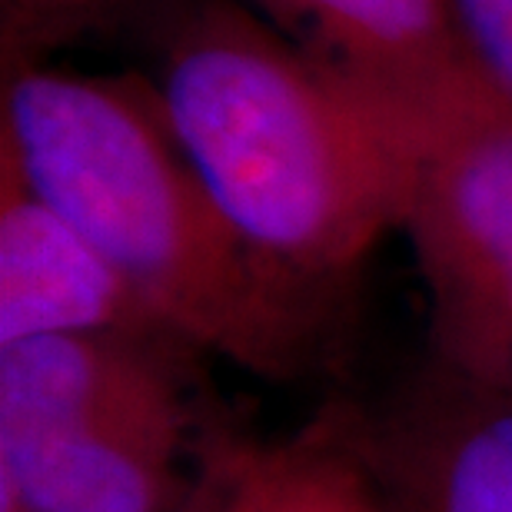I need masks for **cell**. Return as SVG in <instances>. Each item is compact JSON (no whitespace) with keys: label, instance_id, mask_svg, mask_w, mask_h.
Returning a JSON list of instances; mask_svg holds the SVG:
<instances>
[{"label":"cell","instance_id":"1","mask_svg":"<svg viewBox=\"0 0 512 512\" xmlns=\"http://www.w3.org/2000/svg\"><path fill=\"white\" fill-rule=\"evenodd\" d=\"M0 160L117 266L173 336L260 380L323 356L333 296L260 260L170 133L150 80L4 70Z\"/></svg>","mask_w":512,"mask_h":512},{"label":"cell","instance_id":"8","mask_svg":"<svg viewBox=\"0 0 512 512\" xmlns=\"http://www.w3.org/2000/svg\"><path fill=\"white\" fill-rule=\"evenodd\" d=\"M340 453L343 413L320 419L280 446L243 439L233 486L220 512H326Z\"/></svg>","mask_w":512,"mask_h":512},{"label":"cell","instance_id":"10","mask_svg":"<svg viewBox=\"0 0 512 512\" xmlns=\"http://www.w3.org/2000/svg\"><path fill=\"white\" fill-rule=\"evenodd\" d=\"M446 7L469 74L512 107V0H446Z\"/></svg>","mask_w":512,"mask_h":512},{"label":"cell","instance_id":"3","mask_svg":"<svg viewBox=\"0 0 512 512\" xmlns=\"http://www.w3.org/2000/svg\"><path fill=\"white\" fill-rule=\"evenodd\" d=\"M406 124L399 230L426 286L433 363L512 393V107L469 94Z\"/></svg>","mask_w":512,"mask_h":512},{"label":"cell","instance_id":"12","mask_svg":"<svg viewBox=\"0 0 512 512\" xmlns=\"http://www.w3.org/2000/svg\"><path fill=\"white\" fill-rule=\"evenodd\" d=\"M326 512H389L380 489H376L370 469L353 449L350 429H346L343 413V453L336 459L330 496H326Z\"/></svg>","mask_w":512,"mask_h":512},{"label":"cell","instance_id":"4","mask_svg":"<svg viewBox=\"0 0 512 512\" xmlns=\"http://www.w3.org/2000/svg\"><path fill=\"white\" fill-rule=\"evenodd\" d=\"M389 512H512V393L429 363L380 416L346 413Z\"/></svg>","mask_w":512,"mask_h":512},{"label":"cell","instance_id":"9","mask_svg":"<svg viewBox=\"0 0 512 512\" xmlns=\"http://www.w3.org/2000/svg\"><path fill=\"white\" fill-rule=\"evenodd\" d=\"M137 0H0L4 70L44 64L60 44L114 24Z\"/></svg>","mask_w":512,"mask_h":512},{"label":"cell","instance_id":"5","mask_svg":"<svg viewBox=\"0 0 512 512\" xmlns=\"http://www.w3.org/2000/svg\"><path fill=\"white\" fill-rule=\"evenodd\" d=\"M37 336L183 343L117 266L0 160V346Z\"/></svg>","mask_w":512,"mask_h":512},{"label":"cell","instance_id":"7","mask_svg":"<svg viewBox=\"0 0 512 512\" xmlns=\"http://www.w3.org/2000/svg\"><path fill=\"white\" fill-rule=\"evenodd\" d=\"M207 429L203 416L104 419L0 453V512H170Z\"/></svg>","mask_w":512,"mask_h":512},{"label":"cell","instance_id":"2","mask_svg":"<svg viewBox=\"0 0 512 512\" xmlns=\"http://www.w3.org/2000/svg\"><path fill=\"white\" fill-rule=\"evenodd\" d=\"M160 114L247 247L330 293L399 230L409 124L237 0L160 20Z\"/></svg>","mask_w":512,"mask_h":512},{"label":"cell","instance_id":"11","mask_svg":"<svg viewBox=\"0 0 512 512\" xmlns=\"http://www.w3.org/2000/svg\"><path fill=\"white\" fill-rule=\"evenodd\" d=\"M240 446H243V439L210 426L200 446L193 483L170 512H220L233 486V473H237Z\"/></svg>","mask_w":512,"mask_h":512},{"label":"cell","instance_id":"6","mask_svg":"<svg viewBox=\"0 0 512 512\" xmlns=\"http://www.w3.org/2000/svg\"><path fill=\"white\" fill-rule=\"evenodd\" d=\"M270 27L413 120L486 94L469 74L446 0H250Z\"/></svg>","mask_w":512,"mask_h":512}]
</instances>
